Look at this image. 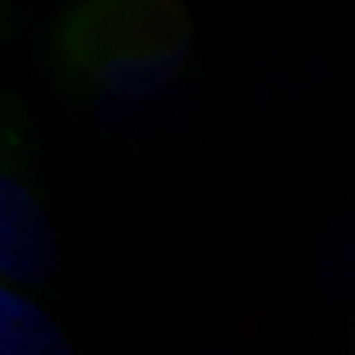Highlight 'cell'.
<instances>
[{
  "label": "cell",
  "instance_id": "1",
  "mask_svg": "<svg viewBox=\"0 0 355 355\" xmlns=\"http://www.w3.org/2000/svg\"><path fill=\"white\" fill-rule=\"evenodd\" d=\"M56 50L66 73L99 102L145 112L181 83L194 26L171 0H92L63 17Z\"/></svg>",
  "mask_w": 355,
  "mask_h": 355
},
{
  "label": "cell",
  "instance_id": "3",
  "mask_svg": "<svg viewBox=\"0 0 355 355\" xmlns=\"http://www.w3.org/2000/svg\"><path fill=\"white\" fill-rule=\"evenodd\" d=\"M0 355H76L63 329L24 290H0Z\"/></svg>",
  "mask_w": 355,
  "mask_h": 355
},
{
  "label": "cell",
  "instance_id": "2",
  "mask_svg": "<svg viewBox=\"0 0 355 355\" xmlns=\"http://www.w3.org/2000/svg\"><path fill=\"white\" fill-rule=\"evenodd\" d=\"M17 141L7 135L3 171H0V273L7 286H43L56 277L60 250L56 234L37 191L26 184Z\"/></svg>",
  "mask_w": 355,
  "mask_h": 355
}]
</instances>
